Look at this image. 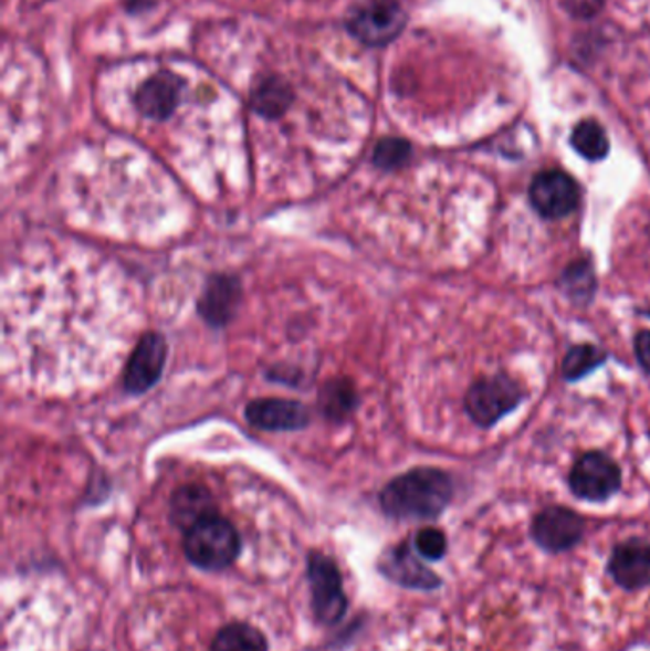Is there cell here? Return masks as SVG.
<instances>
[{
    "instance_id": "ac0fdd59",
    "label": "cell",
    "mask_w": 650,
    "mask_h": 651,
    "mask_svg": "<svg viewBox=\"0 0 650 651\" xmlns=\"http://www.w3.org/2000/svg\"><path fill=\"white\" fill-rule=\"evenodd\" d=\"M607 358L609 357L601 347L591 343H580L567 350V355L560 363V374L565 377V381H580L607 363Z\"/></svg>"
},
{
    "instance_id": "5bb4252c",
    "label": "cell",
    "mask_w": 650,
    "mask_h": 651,
    "mask_svg": "<svg viewBox=\"0 0 650 651\" xmlns=\"http://www.w3.org/2000/svg\"><path fill=\"white\" fill-rule=\"evenodd\" d=\"M181 86L184 83L180 76L174 73H159L151 76L139 86L136 107L146 118L167 120L180 105Z\"/></svg>"
},
{
    "instance_id": "5b68a950",
    "label": "cell",
    "mask_w": 650,
    "mask_h": 651,
    "mask_svg": "<svg viewBox=\"0 0 650 651\" xmlns=\"http://www.w3.org/2000/svg\"><path fill=\"white\" fill-rule=\"evenodd\" d=\"M568 487L578 500L601 503L620 492L622 469L605 452H586L570 469Z\"/></svg>"
},
{
    "instance_id": "8fae6325",
    "label": "cell",
    "mask_w": 650,
    "mask_h": 651,
    "mask_svg": "<svg viewBox=\"0 0 650 651\" xmlns=\"http://www.w3.org/2000/svg\"><path fill=\"white\" fill-rule=\"evenodd\" d=\"M609 571L622 589L639 590L650 585V543L628 539L615 547L609 560Z\"/></svg>"
},
{
    "instance_id": "9a60e30c",
    "label": "cell",
    "mask_w": 650,
    "mask_h": 651,
    "mask_svg": "<svg viewBox=\"0 0 650 651\" xmlns=\"http://www.w3.org/2000/svg\"><path fill=\"white\" fill-rule=\"evenodd\" d=\"M214 497L208 487L201 484H187L174 492L170 497V522L176 528L186 534L187 529L193 528L195 524L205 521L210 514H216Z\"/></svg>"
},
{
    "instance_id": "7402d4cb",
    "label": "cell",
    "mask_w": 650,
    "mask_h": 651,
    "mask_svg": "<svg viewBox=\"0 0 650 651\" xmlns=\"http://www.w3.org/2000/svg\"><path fill=\"white\" fill-rule=\"evenodd\" d=\"M412 157V147L409 141L399 137H386L374 149V165L381 170H397L409 162Z\"/></svg>"
},
{
    "instance_id": "2e32d148",
    "label": "cell",
    "mask_w": 650,
    "mask_h": 651,
    "mask_svg": "<svg viewBox=\"0 0 650 651\" xmlns=\"http://www.w3.org/2000/svg\"><path fill=\"white\" fill-rule=\"evenodd\" d=\"M557 286L576 305H581V307L589 305L594 302L595 292H597V276H595L594 265L588 260L570 263L565 269V273L560 274Z\"/></svg>"
},
{
    "instance_id": "7c38bea8",
    "label": "cell",
    "mask_w": 650,
    "mask_h": 651,
    "mask_svg": "<svg viewBox=\"0 0 650 651\" xmlns=\"http://www.w3.org/2000/svg\"><path fill=\"white\" fill-rule=\"evenodd\" d=\"M381 574L389 581L401 585L405 589L433 590L441 585V579L428 566H423L407 543L394 547L381 556L378 564Z\"/></svg>"
},
{
    "instance_id": "ffe728a7",
    "label": "cell",
    "mask_w": 650,
    "mask_h": 651,
    "mask_svg": "<svg viewBox=\"0 0 650 651\" xmlns=\"http://www.w3.org/2000/svg\"><path fill=\"white\" fill-rule=\"evenodd\" d=\"M318 406L325 413V418L336 419V421L347 418L357 406V392L354 385L347 379H331L318 392Z\"/></svg>"
},
{
    "instance_id": "4fadbf2b",
    "label": "cell",
    "mask_w": 650,
    "mask_h": 651,
    "mask_svg": "<svg viewBox=\"0 0 650 651\" xmlns=\"http://www.w3.org/2000/svg\"><path fill=\"white\" fill-rule=\"evenodd\" d=\"M239 303H241V282L229 274H216L208 281L197 308H199V315L210 326L223 328L235 316Z\"/></svg>"
},
{
    "instance_id": "9c48e42d",
    "label": "cell",
    "mask_w": 650,
    "mask_h": 651,
    "mask_svg": "<svg viewBox=\"0 0 650 651\" xmlns=\"http://www.w3.org/2000/svg\"><path fill=\"white\" fill-rule=\"evenodd\" d=\"M167 364V342L160 334L149 332L139 339L126 363L125 389L130 395H144L159 381Z\"/></svg>"
},
{
    "instance_id": "277c9868",
    "label": "cell",
    "mask_w": 650,
    "mask_h": 651,
    "mask_svg": "<svg viewBox=\"0 0 650 651\" xmlns=\"http://www.w3.org/2000/svg\"><path fill=\"white\" fill-rule=\"evenodd\" d=\"M307 581L312 608L318 623L336 624L347 613V597L338 564L331 556L312 550L307 556Z\"/></svg>"
},
{
    "instance_id": "484cf974",
    "label": "cell",
    "mask_w": 650,
    "mask_h": 651,
    "mask_svg": "<svg viewBox=\"0 0 650 651\" xmlns=\"http://www.w3.org/2000/svg\"><path fill=\"white\" fill-rule=\"evenodd\" d=\"M643 315L649 316V318H650V308H647V311H643Z\"/></svg>"
},
{
    "instance_id": "52a82bcc",
    "label": "cell",
    "mask_w": 650,
    "mask_h": 651,
    "mask_svg": "<svg viewBox=\"0 0 650 651\" xmlns=\"http://www.w3.org/2000/svg\"><path fill=\"white\" fill-rule=\"evenodd\" d=\"M528 200L539 218L547 221L565 220L580 206V183L567 171H539L528 189Z\"/></svg>"
},
{
    "instance_id": "cb8c5ba5",
    "label": "cell",
    "mask_w": 650,
    "mask_h": 651,
    "mask_svg": "<svg viewBox=\"0 0 650 651\" xmlns=\"http://www.w3.org/2000/svg\"><path fill=\"white\" fill-rule=\"evenodd\" d=\"M633 349H636L637 363L650 376V329L637 332Z\"/></svg>"
},
{
    "instance_id": "e0dca14e",
    "label": "cell",
    "mask_w": 650,
    "mask_h": 651,
    "mask_svg": "<svg viewBox=\"0 0 650 651\" xmlns=\"http://www.w3.org/2000/svg\"><path fill=\"white\" fill-rule=\"evenodd\" d=\"M210 651H270L268 638L249 623H229L218 631Z\"/></svg>"
},
{
    "instance_id": "7a4b0ae2",
    "label": "cell",
    "mask_w": 650,
    "mask_h": 651,
    "mask_svg": "<svg viewBox=\"0 0 650 651\" xmlns=\"http://www.w3.org/2000/svg\"><path fill=\"white\" fill-rule=\"evenodd\" d=\"M241 534L220 514H210L184 535V553L195 568L222 571L241 555Z\"/></svg>"
},
{
    "instance_id": "6da1fadb",
    "label": "cell",
    "mask_w": 650,
    "mask_h": 651,
    "mask_svg": "<svg viewBox=\"0 0 650 651\" xmlns=\"http://www.w3.org/2000/svg\"><path fill=\"white\" fill-rule=\"evenodd\" d=\"M454 482L436 466H416L380 492V507L395 521H433L449 507Z\"/></svg>"
},
{
    "instance_id": "44dd1931",
    "label": "cell",
    "mask_w": 650,
    "mask_h": 651,
    "mask_svg": "<svg viewBox=\"0 0 650 651\" xmlns=\"http://www.w3.org/2000/svg\"><path fill=\"white\" fill-rule=\"evenodd\" d=\"M289 86L281 83L279 78H270L260 84L254 94H252V107L258 115L265 118H277L286 111V105L291 103V92Z\"/></svg>"
},
{
    "instance_id": "3957f363",
    "label": "cell",
    "mask_w": 650,
    "mask_h": 651,
    "mask_svg": "<svg viewBox=\"0 0 650 651\" xmlns=\"http://www.w3.org/2000/svg\"><path fill=\"white\" fill-rule=\"evenodd\" d=\"M525 391L512 376L496 374L471 384L465 392L464 408L471 421L481 429H491L507 413L517 410Z\"/></svg>"
},
{
    "instance_id": "8992f818",
    "label": "cell",
    "mask_w": 650,
    "mask_h": 651,
    "mask_svg": "<svg viewBox=\"0 0 650 651\" xmlns=\"http://www.w3.org/2000/svg\"><path fill=\"white\" fill-rule=\"evenodd\" d=\"M347 31L368 46L395 41L407 25V14L397 0H370L347 18Z\"/></svg>"
},
{
    "instance_id": "603a6c76",
    "label": "cell",
    "mask_w": 650,
    "mask_h": 651,
    "mask_svg": "<svg viewBox=\"0 0 650 651\" xmlns=\"http://www.w3.org/2000/svg\"><path fill=\"white\" fill-rule=\"evenodd\" d=\"M415 548L418 555L436 563L447 555V535L437 528H423L415 535Z\"/></svg>"
},
{
    "instance_id": "d6986e66",
    "label": "cell",
    "mask_w": 650,
    "mask_h": 651,
    "mask_svg": "<svg viewBox=\"0 0 650 651\" xmlns=\"http://www.w3.org/2000/svg\"><path fill=\"white\" fill-rule=\"evenodd\" d=\"M570 145L589 162H599L610 151L609 136L597 120H581L576 124Z\"/></svg>"
},
{
    "instance_id": "d4e9b609",
    "label": "cell",
    "mask_w": 650,
    "mask_h": 651,
    "mask_svg": "<svg viewBox=\"0 0 650 651\" xmlns=\"http://www.w3.org/2000/svg\"><path fill=\"white\" fill-rule=\"evenodd\" d=\"M567 2L568 10H570L573 14L581 15V18L594 15L602 4V0H567Z\"/></svg>"
},
{
    "instance_id": "ba28073f",
    "label": "cell",
    "mask_w": 650,
    "mask_h": 651,
    "mask_svg": "<svg viewBox=\"0 0 650 651\" xmlns=\"http://www.w3.org/2000/svg\"><path fill=\"white\" fill-rule=\"evenodd\" d=\"M533 539L549 553H565L576 547L586 532L580 514L567 507H547L536 514L533 522Z\"/></svg>"
},
{
    "instance_id": "30bf717a",
    "label": "cell",
    "mask_w": 650,
    "mask_h": 651,
    "mask_svg": "<svg viewBox=\"0 0 650 651\" xmlns=\"http://www.w3.org/2000/svg\"><path fill=\"white\" fill-rule=\"evenodd\" d=\"M244 418L262 431H300L310 426V410L297 400L262 398L247 406Z\"/></svg>"
}]
</instances>
